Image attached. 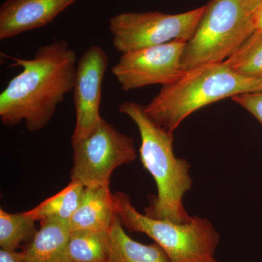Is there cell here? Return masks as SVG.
<instances>
[{
  "label": "cell",
  "mask_w": 262,
  "mask_h": 262,
  "mask_svg": "<svg viewBox=\"0 0 262 262\" xmlns=\"http://www.w3.org/2000/svg\"><path fill=\"white\" fill-rule=\"evenodd\" d=\"M5 56L23 68L0 94V120L6 126L24 122L36 132L45 128L65 96L73 91L77 58L65 39L39 46L32 59Z\"/></svg>",
  "instance_id": "6da1fadb"
},
{
  "label": "cell",
  "mask_w": 262,
  "mask_h": 262,
  "mask_svg": "<svg viewBox=\"0 0 262 262\" xmlns=\"http://www.w3.org/2000/svg\"><path fill=\"white\" fill-rule=\"evenodd\" d=\"M118 108L137 126L141 136V161L154 179L158 188V195L144 210L145 214L174 223L190 222L192 216L186 211L183 198L192 189V180L189 174L191 166L187 160L176 156L173 133L155 124L140 103L125 101Z\"/></svg>",
  "instance_id": "7a4b0ae2"
},
{
  "label": "cell",
  "mask_w": 262,
  "mask_h": 262,
  "mask_svg": "<svg viewBox=\"0 0 262 262\" xmlns=\"http://www.w3.org/2000/svg\"><path fill=\"white\" fill-rule=\"evenodd\" d=\"M262 90V79L236 74L225 63L198 66L160 92L144 106L157 125L174 133L189 115L211 103Z\"/></svg>",
  "instance_id": "3957f363"
},
{
  "label": "cell",
  "mask_w": 262,
  "mask_h": 262,
  "mask_svg": "<svg viewBox=\"0 0 262 262\" xmlns=\"http://www.w3.org/2000/svg\"><path fill=\"white\" fill-rule=\"evenodd\" d=\"M113 201L123 227L154 239L170 262H219L215 252L220 234L208 219L194 215L188 223H174L141 213L125 193H113Z\"/></svg>",
  "instance_id": "277c9868"
},
{
  "label": "cell",
  "mask_w": 262,
  "mask_h": 262,
  "mask_svg": "<svg viewBox=\"0 0 262 262\" xmlns=\"http://www.w3.org/2000/svg\"><path fill=\"white\" fill-rule=\"evenodd\" d=\"M256 7L248 0H212L182 57L183 70L207 63H223L254 31Z\"/></svg>",
  "instance_id": "5b68a950"
},
{
  "label": "cell",
  "mask_w": 262,
  "mask_h": 262,
  "mask_svg": "<svg viewBox=\"0 0 262 262\" xmlns=\"http://www.w3.org/2000/svg\"><path fill=\"white\" fill-rule=\"evenodd\" d=\"M205 9L206 5L179 14L130 12L115 15L108 20L113 47L122 54L174 40L187 42Z\"/></svg>",
  "instance_id": "8992f818"
},
{
  "label": "cell",
  "mask_w": 262,
  "mask_h": 262,
  "mask_svg": "<svg viewBox=\"0 0 262 262\" xmlns=\"http://www.w3.org/2000/svg\"><path fill=\"white\" fill-rule=\"evenodd\" d=\"M72 146L71 181L80 182L84 187L110 186L114 170L136 158L134 139L103 118L94 134Z\"/></svg>",
  "instance_id": "52a82bcc"
},
{
  "label": "cell",
  "mask_w": 262,
  "mask_h": 262,
  "mask_svg": "<svg viewBox=\"0 0 262 262\" xmlns=\"http://www.w3.org/2000/svg\"><path fill=\"white\" fill-rule=\"evenodd\" d=\"M186 42L174 40L122 53L112 73L123 91L173 83L185 73L182 57Z\"/></svg>",
  "instance_id": "ba28073f"
},
{
  "label": "cell",
  "mask_w": 262,
  "mask_h": 262,
  "mask_svg": "<svg viewBox=\"0 0 262 262\" xmlns=\"http://www.w3.org/2000/svg\"><path fill=\"white\" fill-rule=\"evenodd\" d=\"M108 58L102 48L91 46L77 61L73 99L76 112V125L72 144L89 137L97 130L103 117L100 105L103 77Z\"/></svg>",
  "instance_id": "9c48e42d"
},
{
  "label": "cell",
  "mask_w": 262,
  "mask_h": 262,
  "mask_svg": "<svg viewBox=\"0 0 262 262\" xmlns=\"http://www.w3.org/2000/svg\"><path fill=\"white\" fill-rule=\"evenodd\" d=\"M76 0H7L0 7V40L51 23Z\"/></svg>",
  "instance_id": "30bf717a"
},
{
  "label": "cell",
  "mask_w": 262,
  "mask_h": 262,
  "mask_svg": "<svg viewBox=\"0 0 262 262\" xmlns=\"http://www.w3.org/2000/svg\"><path fill=\"white\" fill-rule=\"evenodd\" d=\"M115 215L110 186L84 187L80 204L70 220L71 229L108 232Z\"/></svg>",
  "instance_id": "8fae6325"
},
{
  "label": "cell",
  "mask_w": 262,
  "mask_h": 262,
  "mask_svg": "<svg viewBox=\"0 0 262 262\" xmlns=\"http://www.w3.org/2000/svg\"><path fill=\"white\" fill-rule=\"evenodd\" d=\"M107 262H170V260L159 245L142 244L131 238L116 215L108 231Z\"/></svg>",
  "instance_id": "7c38bea8"
},
{
  "label": "cell",
  "mask_w": 262,
  "mask_h": 262,
  "mask_svg": "<svg viewBox=\"0 0 262 262\" xmlns=\"http://www.w3.org/2000/svg\"><path fill=\"white\" fill-rule=\"evenodd\" d=\"M71 232L69 222L48 220L40 222L37 234L23 251L24 262H60Z\"/></svg>",
  "instance_id": "4fadbf2b"
},
{
  "label": "cell",
  "mask_w": 262,
  "mask_h": 262,
  "mask_svg": "<svg viewBox=\"0 0 262 262\" xmlns=\"http://www.w3.org/2000/svg\"><path fill=\"white\" fill-rule=\"evenodd\" d=\"M108 232L72 231L60 262H107Z\"/></svg>",
  "instance_id": "5bb4252c"
},
{
  "label": "cell",
  "mask_w": 262,
  "mask_h": 262,
  "mask_svg": "<svg viewBox=\"0 0 262 262\" xmlns=\"http://www.w3.org/2000/svg\"><path fill=\"white\" fill-rule=\"evenodd\" d=\"M84 187L80 182L71 181L61 192L26 211L36 222L61 220L70 222L80 204Z\"/></svg>",
  "instance_id": "9a60e30c"
},
{
  "label": "cell",
  "mask_w": 262,
  "mask_h": 262,
  "mask_svg": "<svg viewBox=\"0 0 262 262\" xmlns=\"http://www.w3.org/2000/svg\"><path fill=\"white\" fill-rule=\"evenodd\" d=\"M224 63L239 75L262 79L261 31H254Z\"/></svg>",
  "instance_id": "2e32d148"
},
{
  "label": "cell",
  "mask_w": 262,
  "mask_h": 262,
  "mask_svg": "<svg viewBox=\"0 0 262 262\" xmlns=\"http://www.w3.org/2000/svg\"><path fill=\"white\" fill-rule=\"evenodd\" d=\"M36 221L25 212L10 213L0 209V246L15 251L22 243L33 239L37 232Z\"/></svg>",
  "instance_id": "e0dca14e"
},
{
  "label": "cell",
  "mask_w": 262,
  "mask_h": 262,
  "mask_svg": "<svg viewBox=\"0 0 262 262\" xmlns=\"http://www.w3.org/2000/svg\"><path fill=\"white\" fill-rule=\"evenodd\" d=\"M232 101L249 112L262 125V90L256 92L237 95Z\"/></svg>",
  "instance_id": "ac0fdd59"
},
{
  "label": "cell",
  "mask_w": 262,
  "mask_h": 262,
  "mask_svg": "<svg viewBox=\"0 0 262 262\" xmlns=\"http://www.w3.org/2000/svg\"><path fill=\"white\" fill-rule=\"evenodd\" d=\"M0 262H24L23 251L17 252L9 250H0Z\"/></svg>",
  "instance_id": "d6986e66"
},
{
  "label": "cell",
  "mask_w": 262,
  "mask_h": 262,
  "mask_svg": "<svg viewBox=\"0 0 262 262\" xmlns=\"http://www.w3.org/2000/svg\"><path fill=\"white\" fill-rule=\"evenodd\" d=\"M253 20L255 29L262 32V2L253 12Z\"/></svg>",
  "instance_id": "ffe728a7"
},
{
  "label": "cell",
  "mask_w": 262,
  "mask_h": 262,
  "mask_svg": "<svg viewBox=\"0 0 262 262\" xmlns=\"http://www.w3.org/2000/svg\"><path fill=\"white\" fill-rule=\"evenodd\" d=\"M249 3H251V4L255 5V6L257 7L260 3H261L262 0H248Z\"/></svg>",
  "instance_id": "44dd1931"
}]
</instances>
